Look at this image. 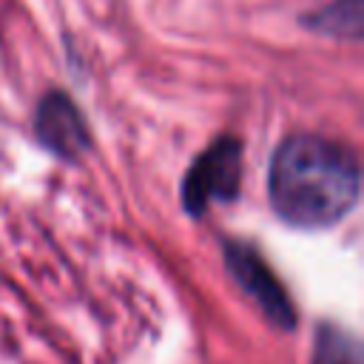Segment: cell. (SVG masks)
I'll list each match as a JSON object with an SVG mask.
<instances>
[{
    "mask_svg": "<svg viewBox=\"0 0 364 364\" xmlns=\"http://www.w3.org/2000/svg\"><path fill=\"white\" fill-rule=\"evenodd\" d=\"M361 191L358 156L350 145L321 134L284 136L267 165L273 213L301 230L341 222Z\"/></svg>",
    "mask_w": 364,
    "mask_h": 364,
    "instance_id": "6da1fadb",
    "label": "cell"
},
{
    "mask_svg": "<svg viewBox=\"0 0 364 364\" xmlns=\"http://www.w3.org/2000/svg\"><path fill=\"white\" fill-rule=\"evenodd\" d=\"M242 182V142L219 136L188 168L182 179V205L191 216L205 213L213 202H230Z\"/></svg>",
    "mask_w": 364,
    "mask_h": 364,
    "instance_id": "7a4b0ae2",
    "label": "cell"
},
{
    "mask_svg": "<svg viewBox=\"0 0 364 364\" xmlns=\"http://www.w3.org/2000/svg\"><path fill=\"white\" fill-rule=\"evenodd\" d=\"M225 264L236 284L256 301V307L264 313V318L279 327V330H293L296 327V307L279 282V276L270 270V264L262 259V253L239 239H228L222 245Z\"/></svg>",
    "mask_w": 364,
    "mask_h": 364,
    "instance_id": "3957f363",
    "label": "cell"
},
{
    "mask_svg": "<svg viewBox=\"0 0 364 364\" xmlns=\"http://www.w3.org/2000/svg\"><path fill=\"white\" fill-rule=\"evenodd\" d=\"M34 136L60 159H80L91 145V134L77 102L60 88L40 97L34 111Z\"/></svg>",
    "mask_w": 364,
    "mask_h": 364,
    "instance_id": "277c9868",
    "label": "cell"
},
{
    "mask_svg": "<svg viewBox=\"0 0 364 364\" xmlns=\"http://www.w3.org/2000/svg\"><path fill=\"white\" fill-rule=\"evenodd\" d=\"M301 26H307L316 34L338 37V40H358L364 31V6L361 0H330L301 17Z\"/></svg>",
    "mask_w": 364,
    "mask_h": 364,
    "instance_id": "5b68a950",
    "label": "cell"
},
{
    "mask_svg": "<svg viewBox=\"0 0 364 364\" xmlns=\"http://www.w3.org/2000/svg\"><path fill=\"white\" fill-rule=\"evenodd\" d=\"M310 364H361V341L336 321H321L313 333Z\"/></svg>",
    "mask_w": 364,
    "mask_h": 364,
    "instance_id": "8992f818",
    "label": "cell"
}]
</instances>
